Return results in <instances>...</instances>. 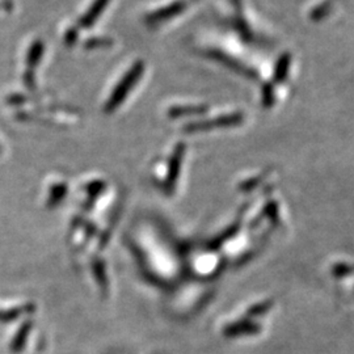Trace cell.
<instances>
[{"label":"cell","instance_id":"cell-1","mask_svg":"<svg viewBox=\"0 0 354 354\" xmlns=\"http://www.w3.org/2000/svg\"><path fill=\"white\" fill-rule=\"evenodd\" d=\"M140 67H137L134 71H130L127 74V77L124 79L122 84L118 86V88L115 89V92L113 93V97H112V102H109L108 104V108L109 109H113L114 106L121 102L124 99V96L127 95V91L130 88V86H133V83L137 80V75H138V71Z\"/></svg>","mask_w":354,"mask_h":354}]
</instances>
